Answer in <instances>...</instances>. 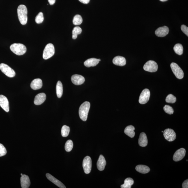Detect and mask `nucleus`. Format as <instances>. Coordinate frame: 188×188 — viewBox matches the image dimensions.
<instances>
[{"label":"nucleus","instance_id":"nucleus-1","mask_svg":"<svg viewBox=\"0 0 188 188\" xmlns=\"http://www.w3.org/2000/svg\"><path fill=\"white\" fill-rule=\"evenodd\" d=\"M17 12L19 20L20 23L23 25L26 24L28 20V11L26 6L23 5H20L18 6Z\"/></svg>","mask_w":188,"mask_h":188},{"label":"nucleus","instance_id":"nucleus-2","mask_svg":"<svg viewBox=\"0 0 188 188\" xmlns=\"http://www.w3.org/2000/svg\"><path fill=\"white\" fill-rule=\"evenodd\" d=\"M90 107V104L88 102H84L80 106L79 110V115L80 119L84 121H86Z\"/></svg>","mask_w":188,"mask_h":188},{"label":"nucleus","instance_id":"nucleus-3","mask_svg":"<svg viewBox=\"0 0 188 188\" xmlns=\"http://www.w3.org/2000/svg\"><path fill=\"white\" fill-rule=\"evenodd\" d=\"M11 51L15 54L18 56L23 55L26 52V47L23 44L14 43L10 46Z\"/></svg>","mask_w":188,"mask_h":188},{"label":"nucleus","instance_id":"nucleus-4","mask_svg":"<svg viewBox=\"0 0 188 188\" xmlns=\"http://www.w3.org/2000/svg\"><path fill=\"white\" fill-rule=\"evenodd\" d=\"M55 54V49L54 45L51 43L47 44L44 49L43 53V58L47 60L50 58Z\"/></svg>","mask_w":188,"mask_h":188},{"label":"nucleus","instance_id":"nucleus-5","mask_svg":"<svg viewBox=\"0 0 188 188\" xmlns=\"http://www.w3.org/2000/svg\"><path fill=\"white\" fill-rule=\"evenodd\" d=\"M170 67L176 77L179 79H182L184 78L183 71L178 65L175 63L172 62L171 64Z\"/></svg>","mask_w":188,"mask_h":188},{"label":"nucleus","instance_id":"nucleus-6","mask_svg":"<svg viewBox=\"0 0 188 188\" xmlns=\"http://www.w3.org/2000/svg\"><path fill=\"white\" fill-rule=\"evenodd\" d=\"M0 69L6 76L10 78H13L15 75V72L13 69L5 64H0Z\"/></svg>","mask_w":188,"mask_h":188},{"label":"nucleus","instance_id":"nucleus-7","mask_svg":"<svg viewBox=\"0 0 188 188\" xmlns=\"http://www.w3.org/2000/svg\"><path fill=\"white\" fill-rule=\"evenodd\" d=\"M158 65L155 61L150 60L144 64L143 68L145 71L153 73L158 71Z\"/></svg>","mask_w":188,"mask_h":188},{"label":"nucleus","instance_id":"nucleus-8","mask_svg":"<svg viewBox=\"0 0 188 188\" xmlns=\"http://www.w3.org/2000/svg\"><path fill=\"white\" fill-rule=\"evenodd\" d=\"M83 167L85 174L90 173L92 168V160L90 156H86L84 159Z\"/></svg>","mask_w":188,"mask_h":188},{"label":"nucleus","instance_id":"nucleus-9","mask_svg":"<svg viewBox=\"0 0 188 188\" xmlns=\"http://www.w3.org/2000/svg\"><path fill=\"white\" fill-rule=\"evenodd\" d=\"M150 97V92L148 89L143 90L140 95L139 102L140 104H144L148 102Z\"/></svg>","mask_w":188,"mask_h":188},{"label":"nucleus","instance_id":"nucleus-10","mask_svg":"<svg viewBox=\"0 0 188 188\" xmlns=\"http://www.w3.org/2000/svg\"><path fill=\"white\" fill-rule=\"evenodd\" d=\"M163 135L165 139L169 141H172L176 138V134L173 130L167 129L163 131Z\"/></svg>","mask_w":188,"mask_h":188},{"label":"nucleus","instance_id":"nucleus-11","mask_svg":"<svg viewBox=\"0 0 188 188\" xmlns=\"http://www.w3.org/2000/svg\"><path fill=\"white\" fill-rule=\"evenodd\" d=\"M186 150L184 148H181L175 152L173 156V160L174 161L177 162L183 159L185 156Z\"/></svg>","mask_w":188,"mask_h":188},{"label":"nucleus","instance_id":"nucleus-12","mask_svg":"<svg viewBox=\"0 0 188 188\" xmlns=\"http://www.w3.org/2000/svg\"><path fill=\"white\" fill-rule=\"evenodd\" d=\"M0 106L6 112L9 111V102L7 98L3 95H0Z\"/></svg>","mask_w":188,"mask_h":188},{"label":"nucleus","instance_id":"nucleus-13","mask_svg":"<svg viewBox=\"0 0 188 188\" xmlns=\"http://www.w3.org/2000/svg\"><path fill=\"white\" fill-rule=\"evenodd\" d=\"M169 31L168 27L166 26L160 27L155 31V34L157 36L164 37L168 34Z\"/></svg>","mask_w":188,"mask_h":188},{"label":"nucleus","instance_id":"nucleus-14","mask_svg":"<svg viewBox=\"0 0 188 188\" xmlns=\"http://www.w3.org/2000/svg\"><path fill=\"white\" fill-rule=\"evenodd\" d=\"M71 80L73 84L79 85L84 83L85 79L84 77L82 75L75 74L72 76Z\"/></svg>","mask_w":188,"mask_h":188},{"label":"nucleus","instance_id":"nucleus-15","mask_svg":"<svg viewBox=\"0 0 188 188\" xmlns=\"http://www.w3.org/2000/svg\"><path fill=\"white\" fill-rule=\"evenodd\" d=\"M46 177L49 180L52 182L53 183L55 184L58 187L60 188H66V186L64 185L62 183H61L60 181L58 180L57 179H56L54 176H53L51 174L47 173L46 174Z\"/></svg>","mask_w":188,"mask_h":188},{"label":"nucleus","instance_id":"nucleus-16","mask_svg":"<svg viewBox=\"0 0 188 188\" xmlns=\"http://www.w3.org/2000/svg\"><path fill=\"white\" fill-rule=\"evenodd\" d=\"M46 99V95L45 93H42L38 94L35 97L34 103L35 105H41L45 101Z\"/></svg>","mask_w":188,"mask_h":188},{"label":"nucleus","instance_id":"nucleus-17","mask_svg":"<svg viewBox=\"0 0 188 188\" xmlns=\"http://www.w3.org/2000/svg\"><path fill=\"white\" fill-rule=\"evenodd\" d=\"M42 81L40 78L34 80L30 84L31 88L34 90L40 89L42 88Z\"/></svg>","mask_w":188,"mask_h":188},{"label":"nucleus","instance_id":"nucleus-18","mask_svg":"<svg viewBox=\"0 0 188 188\" xmlns=\"http://www.w3.org/2000/svg\"><path fill=\"white\" fill-rule=\"evenodd\" d=\"M113 62L116 65L123 66L126 64V60L123 56H118L114 58Z\"/></svg>","mask_w":188,"mask_h":188},{"label":"nucleus","instance_id":"nucleus-19","mask_svg":"<svg viewBox=\"0 0 188 188\" xmlns=\"http://www.w3.org/2000/svg\"><path fill=\"white\" fill-rule=\"evenodd\" d=\"M21 187L22 188H28L30 185V181L28 176L23 175L20 178Z\"/></svg>","mask_w":188,"mask_h":188},{"label":"nucleus","instance_id":"nucleus-20","mask_svg":"<svg viewBox=\"0 0 188 188\" xmlns=\"http://www.w3.org/2000/svg\"><path fill=\"white\" fill-rule=\"evenodd\" d=\"M106 162L105 158L103 155H101L97 162V167L98 170L100 171H103L105 169Z\"/></svg>","mask_w":188,"mask_h":188},{"label":"nucleus","instance_id":"nucleus-21","mask_svg":"<svg viewBox=\"0 0 188 188\" xmlns=\"http://www.w3.org/2000/svg\"><path fill=\"white\" fill-rule=\"evenodd\" d=\"M101 61L100 59H97L95 58H92L87 60L84 62V65L87 67H94L97 65Z\"/></svg>","mask_w":188,"mask_h":188},{"label":"nucleus","instance_id":"nucleus-22","mask_svg":"<svg viewBox=\"0 0 188 188\" xmlns=\"http://www.w3.org/2000/svg\"><path fill=\"white\" fill-rule=\"evenodd\" d=\"M138 143L140 146L145 147L148 144V139L146 134L144 132H142L140 135Z\"/></svg>","mask_w":188,"mask_h":188},{"label":"nucleus","instance_id":"nucleus-23","mask_svg":"<svg viewBox=\"0 0 188 188\" xmlns=\"http://www.w3.org/2000/svg\"><path fill=\"white\" fill-rule=\"evenodd\" d=\"M135 128L134 126L130 125L127 126L124 130V133L129 137L132 138L134 137L135 133L134 130Z\"/></svg>","mask_w":188,"mask_h":188},{"label":"nucleus","instance_id":"nucleus-24","mask_svg":"<svg viewBox=\"0 0 188 188\" xmlns=\"http://www.w3.org/2000/svg\"><path fill=\"white\" fill-rule=\"evenodd\" d=\"M136 169L137 171L143 174L148 173L150 171L149 167L146 165H139L137 166Z\"/></svg>","mask_w":188,"mask_h":188},{"label":"nucleus","instance_id":"nucleus-25","mask_svg":"<svg viewBox=\"0 0 188 188\" xmlns=\"http://www.w3.org/2000/svg\"><path fill=\"white\" fill-rule=\"evenodd\" d=\"M56 95L58 98H61L62 96L63 92V85L61 81L58 82L56 85Z\"/></svg>","mask_w":188,"mask_h":188},{"label":"nucleus","instance_id":"nucleus-26","mask_svg":"<svg viewBox=\"0 0 188 188\" xmlns=\"http://www.w3.org/2000/svg\"><path fill=\"white\" fill-rule=\"evenodd\" d=\"M134 180L131 178H128L124 180V184L121 186V188H131L134 184Z\"/></svg>","mask_w":188,"mask_h":188},{"label":"nucleus","instance_id":"nucleus-27","mask_svg":"<svg viewBox=\"0 0 188 188\" xmlns=\"http://www.w3.org/2000/svg\"><path fill=\"white\" fill-rule=\"evenodd\" d=\"M174 49L176 54L179 55H181L183 53V47L180 44H176L174 47Z\"/></svg>","mask_w":188,"mask_h":188},{"label":"nucleus","instance_id":"nucleus-28","mask_svg":"<svg viewBox=\"0 0 188 188\" xmlns=\"http://www.w3.org/2000/svg\"><path fill=\"white\" fill-rule=\"evenodd\" d=\"M82 29L79 27H76L73 28L72 31V38L73 39H76L78 37V35L81 33Z\"/></svg>","mask_w":188,"mask_h":188},{"label":"nucleus","instance_id":"nucleus-29","mask_svg":"<svg viewBox=\"0 0 188 188\" xmlns=\"http://www.w3.org/2000/svg\"><path fill=\"white\" fill-rule=\"evenodd\" d=\"M83 19L80 15H76L74 17L73 19V23L75 25H79L82 23Z\"/></svg>","mask_w":188,"mask_h":188},{"label":"nucleus","instance_id":"nucleus-30","mask_svg":"<svg viewBox=\"0 0 188 188\" xmlns=\"http://www.w3.org/2000/svg\"><path fill=\"white\" fill-rule=\"evenodd\" d=\"M70 129L69 126L64 125L62 126L61 129V135L63 137H67L68 136Z\"/></svg>","mask_w":188,"mask_h":188},{"label":"nucleus","instance_id":"nucleus-31","mask_svg":"<svg viewBox=\"0 0 188 188\" xmlns=\"http://www.w3.org/2000/svg\"><path fill=\"white\" fill-rule=\"evenodd\" d=\"M73 141L71 140H69L66 143L65 145V149L67 152H69L73 149Z\"/></svg>","mask_w":188,"mask_h":188},{"label":"nucleus","instance_id":"nucleus-32","mask_svg":"<svg viewBox=\"0 0 188 188\" xmlns=\"http://www.w3.org/2000/svg\"><path fill=\"white\" fill-rule=\"evenodd\" d=\"M166 102L169 103H174L176 101V98L172 94H169L166 97Z\"/></svg>","mask_w":188,"mask_h":188},{"label":"nucleus","instance_id":"nucleus-33","mask_svg":"<svg viewBox=\"0 0 188 188\" xmlns=\"http://www.w3.org/2000/svg\"><path fill=\"white\" fill-rule=\"evenodd\" d=\"M44 20V18L43 13L42 12H40L36 17V23L37 24L41 23L43 22Z\"/></svg>","mask_w":188,"mask_h":188},{"label":"nucleus","instance_id":"nucleus-34","mask_svg":"<svg viewBox=\"0 0 188 188\" xmlns=\"http://www.w3.org/2000/svg\"><path fill=\"white\" fill-rule=\"evenodd\" d=\"M165 112L169 114H172L174 113V110L173 108L170 106L165 105L163 108Z\"/></svg>","mask_w":188,"mask_h":188},{"label":"nucleus","instance_id":"nucleus-35","mask_svg":"<svg viewBox=\"0 0 188 188\" xmlns=\"http://www.w3.org/2000/svg\"><path fill=\"white\" fill-rule=\"evenodd\" d=\"M7 153V150L5 147L0 143V157L4 156Z\"/></svg>","mask_w":188,"mask_h":188},{"label":"nucleus","instance_id":"nucleus-36","mask_svg":"<svg viewBox=\"0 0 188 188\" xmlns=\"http://www.w3.org/2000/svg\"><path fill=\"white\" fill-rule=\"evenodd\" d=\"M181 30L185 35L188 36V28L185 25H182L181 27Z\"/></svg>","mask_w":188,"mask_h":188},{"label":"nucleus","instance_id":"nucleus-37","mask_svg":"<svg viewBox=\"0 0 188 188\" xmlns=\"http://www.w3.org/2000/svg\"><path fill=\"white\" fill-rule=\"evenodd\" d=\"M182 187L183 188H188V179L185 181L182 184Z\"/></svg>","mask_w":188,"mask_h":188},{"label":"nucleus","instance_id":"nucleus-38","mask_svg":"<svg viewBox=\"0 0 188 188\" xmlns=\"http://www.w3.org/2000/svg\"><path fill=\"white\" fill-rule=\"evenodd\" d=\"M78 1L84 4H88L90 1V0H78Z\"/></svg>","mask_w":188,"mask_h":188},{"label":"nucleus","instance_id":"nucleus-39","mask_svg":"<svg viewBox=\"0 0 188 188\" xmlns=\"http://www.w3.org/2000/svg\"><path fill=\"white\" fill-rule=\"evenodd\" d=\"M48 1L50 5H54L56 2V0H48Z\"/></svg>","mask_w":188,"mask_h":188},{"label":"nucleus","instance_id":"nucleus-40","mask_svg":"<svg viewBox=\"0 0 188 188\" xmlns=\"http://www.w3.org/2000/svg\"><path fill=\"white\" fill-rule=\"evenodd\" d=\"M160 1H163V2H164V1H167V0H160Z\"/></svg>","mask_w":188,"mask_h":188},{"label":"nucleus","instance_id":"nucleus-41","mask_svg":"<svg viewBox=\"0 0 188 188\" xmlns=\"http://www.w3.org/2000/svg\"><path fill=\"white\" fill-rule=\"evenodd\" d=\"M21 176H23V174H21Z\"/></svg>","mask_w":188,"mask_h":188},{"label":"nucleus","instance_id":"nucleus-42","mask_svg":"<svg viewBox=\"0 0 188 188\" xmlns=\"http://www.w3.org/2000/svg\"><path fill=\"white\" fill-rule=\"evenodd\" d=\"M162 132H163V131H162Z\"/></svg>","mask_w":188,"mask_h":188}]
</instances>
